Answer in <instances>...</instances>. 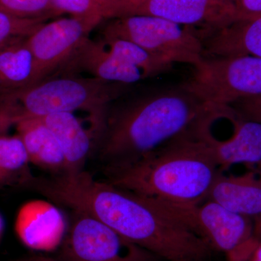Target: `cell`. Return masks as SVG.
Here are the masks:
<instances>
[{
  "label": "cell",
  "mask_w": 261,
  "mask_h": 261,
  "mask_svg": "<svg viewBox=\"0 0 261 261\" xmlns=\"http://www.w3.org/2000/svg\"><path fill=\"white\" fill-rule=\"evenodd\" d=\"M152 201L200 237L213 251L224 253L227 261H246L258 242L251 218L214 201L190 204Z\"/></svg>",
  "instance_id": "5b68a950"
},
{
  "label": "cell",
  "mask_w": 261,
  "mask_h": 261,
  "mask_svg": "<svg viewBox=\"0 0 261 261\" xmlns=\"http://www.w3.org/2000/svg\"><path fill=\"white\" fill-rule=\"evenodd\" d=\"M60 14L110 20L120 16L119 5L111 0H51Z\"/></svg>",
  "instance_id": "ffe728a7"
},
{
  "label": "cell",
  "mask_w": 261,
  "mask_h": 261,
  "mask_svg": "<svg viewBox=\"0 0 261 261\" xmlns=\"http://www.w3.org/2000/svg\"><path fill=\"white\" fill-rule=\"evenodd\" d=\"M0 11L25 19H44L61 15L51 0H0Z\"/></svg>",
  "instance_id": "44dd1931"
},
{
  "label": "cell",
  "mask_w": 261,
  "mask_h": 261,
  "mask_svg": "<svg viewBox=\"0 0 261 261\" xmlns=\"http://www.w3.org/2000/svg\"><path fill=\"white\" fill-rule=\"evenodd\" d=\"M195 125L140 159L106 167L104 180L159 202L205 200L219 168Z\"/></svg>",
  "instance_id": "3957f363"
},
{
  "label": "cell",
  "mask_w": 261,
  "mask_h": 261,
  "mask_svg": "<svg viewBox=\"0 0 261 261\" xmlns=\"http://www.w3.org/2000/svg\"><path fill=\"white\" fill-rule=\"evenodd\" d=\"M214 109L185 84L154 89L111 103L94 147L106 167L132 162L190 129Z\"/></svg>",
  "instance_id": "7a4b0ae2"
},
{
  "label": "cell",
  "mask_w": 261,
  "mask_h": 261,
  "mask_svg": "<svg viewBox=\"0 0 261 261\" xmlns=\"http://www.w3.org/2000/svg\"><path fill=\"white\" fill-rule=\"evenodd\" d=\"M214 116L211 111L201 118L195 125V132L210 149L219 171L235 164L261 168V123L242 118L233 110L226 116L232 122L233 135L220 140L211 132Z\"/></svg>",
  "instance_id": "8fae6325"
},
{
  "label": "cell",
  "mask_w": 261,
  "mask_h": 261,
  "mask_svg": "<svg viewBox=\"0 0 261 261\" xmlns=\"http://www.w3.org/2000/svg\"><path fill=\"white\" fill-rule=\"evenodd\" d=\"M73 211L70 226L59 247L60 260L162 261L95 218Z\"/></svg>",
  "instance_id": "ba28073f"
},
{
  "label": "cell",
  "mask_w": 261,
  "mask_h": 261,
  "mask_svg": "<svg viewBox=\"0 0 261 261\" xmlns=\"http://www.w3.org/2000/svg\"><path fill=\"white\" fill-rule=\"evenodd\" d=\"M254 237L257 241H261V215L254 221Z\"/></svg>",
  "instance_id": "83f0119b"
},
{
  "label": "cell",
  "mask_w": 261,
  "mask_h": 261,
  "mask_svg": "<svg viewBox=\"0 0 261 261\" xmlns=\"http://www.w3.org/2000/svg\"><path fill=\"white\" fill-rule=\"evenodd\" d=\"M3 228H4V221H3V218L0 215V238H1L2 233H3Z\"/></svg>",
  "instance_id": "f546056e"
},
{
  "label": "cell",
  "mask_w": 261,
  "mask_h": 261,
  "mask_svg": "<svg viewBox=\"0 0 261 261\" xmlns=\"http://www.w3.org/2000/svg\"><path fill=\"white\" fill-rule=\"evenodd\" d=\"M222 1L226 2V3H231V4L233 5L235 0H222Z\"/></svg>",
  "instance_id": "4dcf8cb0"
},
{
  "label": "cell",
  "mask_w": 261,
  "mask_h": 261,
  "mask_svg": "<svg viewBox=\"0 0 261 261\" xmlns=\"http://www.w3.org/2000/svg\"><path fill=\"white\" fill-rule=\"evenodd\" d=\"M67 229L63 213L51 201H29L20 207L15 218L19 240L35 251L48 252L59 248Z\"/></svg>",
  "instance_id": "4fadbf2b"
},
{
  "label": "cell",
  "mask_w": 261,
  "mask_h": 261,
  "mask_svg": "<svg viewBox=\"0 0 261 261\" xmlns=\"http://www.w3.org/2000/svg\"><path fill=\"white\" fill-rule=\"evenodd\" d=\"M15 261H63L58 258H54V257L44 256V255H33V256H29L23 257V258L18 259Z\"/></svg>",
  "instance_id": "4316f807"
},
{
  "label": "cell",
  "mask_w": 261,
  "mask_h": 261,
  "mask_svg": "<svg viewBox=\"0 0 261 261\" xmlns=\"http://www.w3.org/2000/svg\"><path fill=\"white\" fill-rule=\"evenodd\" d=\"M21 139L17 134L0 135V190L31 188L35 176Z\"/></svg>",
  "instance_id": "d6986e66"
},
{
  "label": "cell",
  "mask_w": 261,
  "mask_h": 261,
  "mask_svg": "<svg viewBox=\"0 0 261 261\" xmlns=\"http://www.w3.org/2000/svg\"><path fill=\"white\" fill-rule=\"evenodd\" d=\"M206 200L236 214L256 219L261 215V168L240 176L216 175Z\"/></svg>",
  "instance_id": "5bb4252c"
},
{
  "label": "cell",
  "mask_w": 261,
  "mask_h": 261,
  "mask_svg": "<svg viewBox=\"0 0 261 261\" xmlns=\"http://www.w3.org/2000/svg\"><path fill=\"white\" fill-rule=\"evenodd\" d=\"M47 20L17 18L0 11V48L27 39Z\"/></svg>",
  "instance_id": "7402d4cb"
},
{
  "label": "cell",
  "mask_w": 261,
  "mask_h": 261,
  "mask_svg": "<svg viewBox=\"0 0 261 261\" xmlns=\"http://www.w3.org/2000/svg\"><path fill=\"white\" fill-rule=\"evenodd\" d=\"M136 15L199 29L200 38L238 20L233 5L222 0H128L120 17Z\"/></svg>",
  "instance_id": "30bf717a"
},
{
  "label": "cell",
  "mask_w": 261,
  "mask_h": 261,
  "mask_svg": "<svg viewBox=\"0 0 261 261\" xmlns=\"http://www.w3.org/2000/svg\"><path fill=\"white\" fill-rule=\"evenodd\" d=\"M102 39H123L168 63L195 68L203 59V44L195 29L151 15H126L110 19Z\"/></svg>",
  "instance_id": "8992f818"
},
{
  "label": "cell",
  "mask_w": 261,
  "mask_h": 261,
  "mask_svg": "<svg viewBox=\"0 0 261 261\" xmlns=\"http://www.w3.org/2000/svg\"><path fill=\"white\" fill-rule=\"evenodd\" d=\"M233 6L238 20L261 17V0H235Z\"/></svg>",
  "instance_id": "cb8c5ba5"
},
{
  "label": "cell",
  "mask_w": 261,
  "mask_h": 261,
  "mask_svg": "<svg viewBox=\"0 0 261 261\" xmlns=\"http://www.w3.org/2000/svg\"><path fill=\"white\" fill-rule=\"evenodd\" d=\"M111 1L114 2V3H116V4L119 5L120 8H121V12H120V16H121L122 9H123V5H125V3H126L128 0H111Z\"/></svg>",
  "instance_id": "f1b7e54d"
},
{
  "label": "cell",
  "mask_w": 261,
  "mask_h": 261,
  "mask_svg": "<svg viewBox=\"0 0 261 261\" xmlns=\"http://www.w3.org/2000/svg\"><path fill=\"white\" fill-rule=\"evenodd\" d=\"M185 85L206 104L228 107L245 98L261 96V58L204 57Z\"/></svg>",
  "instance_id": "52a82bcc"
},
{
  "label": "cell",
  "mask_w": 261,
  "mask_h": 261,
  "mask_svg": "<svg viewBox=\"0 0 261 261\" xmlns=\"http://www.w3.org/2000/svg\"><path fill=\"white\" fill-rule=\"evenodd\" d=\"M246 261H261V241L257 242Z\"/></svg>",
  "instance_id": "484cf974"
},
{
  "label": "cell",
  "mask_w": 261,
  "mask_h": 261,
  "mask_svg": "<svg viewBox=\"0 0 261 261\" xmlns=\"http://www.w3.org/2000/svg\"><path fill=\"white\" fill-rule=\"evenodd\" d=\"M31 164L53 175L63 174L65 160L61 146L50 128L41 118H23L15 125Z\"/></svg>",
  "instance_id": "e0dca14e"
},
{
  "label": "cell",
  "mask_w": 261,
  "mask_h": 261,
  "mask_svg": "<svg viewBox=\"0 0 261 261\" xmlns=\"http://www.w3.org/2000/svg\"><path fill=\"white\" fill-rule=\"evenodd\" d=\"M80 72H87L104 82L126 85L147 79L126 56L106 49L102 41L94 42L89 38L81 44L58 75H74Z\"/></svg>",
  "instance_id": "7c38bea8"
},
{
  "label": "cell",
  "mask_w": 261,
  "mask_h": 261,
  "mask_svg": "<svg viewBox=\"0 0 261 261\" xmlns=\"http://www.w3.org/2000/svg\"><path fill=\"white\" fill-rule=\"evenodd\" d=\"M129 86L110 83L94 77L60 75L0 97V102L11 105L21 118L86 111L90 116L92 135L96 137L102 130L108 108L121 97Z\"/></svg>",
  "instance_id": "277c9868"
},
{
  "label": "cell",
  "mask_w": 261,
  "mask_h": 261,
  "mask_svg": "<svg viewBox=\"0 0 261 261\" xmlns=\"http://www.w3.org/2000/svg\"><path fill=\"white\" fill-rule=\"evenodd\" d=\"M41 118L50 128L61 146L65 160L63 174L84 171V166L94 147L92 134L84 128L73 113H54Z\"/></svg>",
  "instance_id": "2e32d148"
},
{
  "label": "cell",
  "mask_w": 261,
  "mask_h": 261,
  "mask_svg": "<svg viewBox=\"0 0 261 261\" xmlns=\"http://www.w3.org/2000/svg\"><path fill=\"white\" fill-rule=\"evenodd\" d=\"M230 107L242 118L261 123V96L240 99Z\"/></svg>",
  "instance_id": "603a6c76"
},
{
  "label": "cell",
  "mask_w": 261,
  "mask_h": 261,
  "mask_svg": "<svg viewBox=\"0 0 261 261\" xmlns=\"http://www.w3.org/2000/svg\"><path fill=\"white\" fill-rule=\"evenodd\" d=\"M34 73V57L27 39L0 48V97L32 87Z\"/></svg>",
  "instance_id": "ac0fdd59"
},
{
  "label": "cell",
  "mask_w": 261,
  "mask_h": 261,
  "mask_svg": "<svg viewBox=\"0 0 261 261\" xmlns=\"http://www.w3.org/2000/svg\"><path fill=\"white\" fill-rule=\"evenodd\" d=\"M102 21L93 17L60 18L43 24L27 38L35 66L33 85L56 76Z\"/></svg>",
  "instance_id": "9c48e42d"
},
{
  "label": "cell",
  "mask_w": 261,
  "mask_h": 261,
  "mask_svg": "<svg viewBox=\"0 0 261 261\" xmlns=\"http://www.w3.org/2000/svg\"><path fill=\"white\" fill-rule=\"evenodd\" d=\"M20 119L21 118L14 107L8 103L0 102V135L6 134Z\"/></svg>",
  "instance_id": "d4e9b609"
},
{
  "label": "cell",
  "mask_w": 261,
  "mask_h": 261,
  "mask_svg": "<svg viewBox=\"0 0 261 261\" xmlns=\"http://www.w3.org/2000/svg\"><path fill=\"white\" fill-rule=\"evenodd\" d=\"M47 195L55 203L99 220L162 261H209L214 253L154 201L96 179L86 171L53 178Z\"/></svg>",
  "instance_id": "6da1fadb"
},
{
  "label": "cell",
  "mask_w": 261,
  "mask_h": 261,
  "mask_svg": "<svg viewBox=\"0 0 261 261\" xmlns=\"http://www.w3.org/2000/svg\"><path fill=\"white\" fill-rule=\"evenodd\" d=\"M203 57L261 58V17L239 20L202 38Z\"/></svg>",
  "instance_id": "9a60e30c"
}]
</instances>
